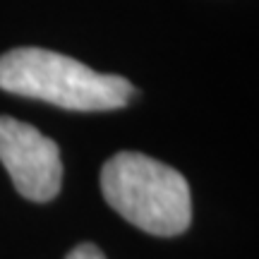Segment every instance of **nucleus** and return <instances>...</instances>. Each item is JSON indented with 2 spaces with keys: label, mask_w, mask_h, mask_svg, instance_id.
<instances>
[{
  "label": "nucleus",
  "mask_w": 259,
  "mask_h": 259,
  "mask_svg": "<svg viewBox=\"0 0 259 259\" xmlns=\"http://www.w3.org/2000/svg\"><path fill=\"white\" fill-rule=\"evenodd\" d=\"M0 89L67 111H115L135 94V87L120 74L96 72L74 58L46 48L3 53Z\"/></svg>",
  "instance_id": "f257e3e1"
},
{
  "label": "nucleus",
  "mask_w": 259,
  "mask_h": 259,
  "mask_svg": "<svg viewBox=\"0 0 259 259\" xmlns=\"http://www.w3.org/2000/svg\"><path fill=\"white\" fill-rule=\"evenodd\" d=\"M101 190L111 209L135 228L173 238L192 221L190 185L176 168L139 151H120L106 161Z\"/></svg>",
  "instance_id": "f03ea898"
},
{
  "label": "nucleus",
  "mask_w": 259,
  "mask_h": 259,
  "mask_svg": "<svg viewBox=\"0 0 259 259\" xmlns=\"http://www.w3.org/2000/svg\"><path fill=\"white\" fill-rule=\"evenodd\" d=\"M0 161L8 168L15 190L31 202H51L60 192V149L27 122L0 115Z\"/></svg>",
  "instance_id": "7ed1b4c3"
},
{
  "label": "nucleus",
  "mask_w": 259,
  "mask_h": 259,
  "mask_svg": "<svg viewBox=\"0 0 259 259\" xmlns=\"http://www.w3.org/2000/svg\"><path fill=\"white\" fill-rule=\"evenodd\" d=\"M65 259H106V254H103L96 245H92V242H84V245H77L70 254Z\"/></svg>",
  "instance_id": "20e7f679"
}]
</instances>
